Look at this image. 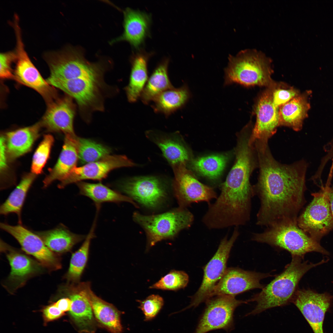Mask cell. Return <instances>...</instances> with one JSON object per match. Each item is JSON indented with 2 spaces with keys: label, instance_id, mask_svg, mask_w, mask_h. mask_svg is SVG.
Masks as SVG:
<instances>
[{
  "label": "cell",
  "instance_id": "f1b7e54d",
  "mask_svg": "<svg viewBox=\"0 0 333 333\" xmlns=\"http://www.w3.org/2000/svg\"><path fill=\"white\" fill-rule=\"evenodd\" d=\"M307 97L299 94L281 106L279 112V125L300 130L309 109Z\"/></svg>",
  "mask_w": 333,
  "mask_h": 333
},
{
  "label": "cell",
  "instance_id": "d4e9b609",
  "mask_svg": "<svg viewBox=\"0 0 333 333\" xmlns=\"http://www.w3.org/2000/svg\"><path fill=\"white\" fill-rule=\"evenodd\" d=\"M77 138L76 135H65L64 144L57 161L43 181L44 187L56 180L62 183L76 167L78 159Z\"/></svg>",
  "mask_w": 333,
  "mask_h": 333
},
{
  "label": "cell",
  "instance_id": "e575fe53",
  "mask_svg": "<svg viewBox=\"0 0 333 333\" xmlns=\"http://www.w3.org/2000/svg\"><path fill=\"white\" fill-rule=\"evenodd\" d=\"M228 159L227 156L214 155L196 158L193 161V169L202 175L211 179L217 178L224 170Z\"/></svg>",
  "mask_w": 333,
  "mask_h": 333
},
{
  "label": "cell",
  "instance_id": "f6af8a7d",
  "mask_svg": "<svg viewBox=\"0 0 333 333\" xmlns=\"http://www.w3.org/2000/svg\"><path fill=\"white\" fill-rule=\"evenodd\" d=\"M332 161H333V158H332Z\"/></svg>",
  "mask_w": 333,
  "mask_h": 333
},
{
  "label": "cell",
  "instance_id": "5b68a950",
  "mask_svg": "<svg viewBox=\"0 0 333 333\" xmlns=\"http://www.w3.org/2000/svg\"><path fill=\"white\" fill-rule=\"evenodd\" d=\"M271 60L262 52L246 49L230 55L225 70V84L237 83L246 86H266L275 82L271 79Z\"/></svg>",
  "mask_w": 333,
  "mask_h": 333
},
{
  "label": "cell",
  "instance_id": "60d3db41",
  "mask_svg": "<svg viewBox=\"0 0 333 333\" xmlns=\"http://www.w3.org/2000/svg\"><path fill=\"white\" fill-rule=\"evenodd\" d=\"M45 319L47 321H51L60 318L64 314L55 305V303L45 307L43 310Z\"/></svg>",
  "mask_w": 333,
  "mask_h": 333
},
{
  "label": "cell",
  "instance_id": "f35d334b",
  "mask_svg": "<svg viewBox=\"0 0 333 333\" xmlns=\"http://www.w3.org/2000/svg\"><path fill=\"white\" fill-rule=\"evenodd\" d=\"M139 303L138 308L144 315V321H151L154 319L160 313L164 304L163 298L158 294H152L145 299L137 300Z\"/></svg>",
  "mask_w": 333,
  "mask_h": 333
},
{
  "label": "cell",
  "instance_id": "44dd1931",
  "mask_svg": "<svg viewBox=\"0 0 333 333\" xmlns=\"http://www.w3.org/2000/svg\"><path fill=\"white\" fill-rule=\"evenodd\" d=\"M67 294L72 301L69 314L78 331L95 333L96 323L92 310L81 283L70 286Z\"/></svg>",
  "mask_w": 333,
  "mask_h": 333
},
{
  "label": "cell",
  "instance_id": "836d02e7",
  "mask_svg": "<svg viewBox=\"0 0 333 333\" xmlns=\"http://www.w3.org/2000/svg\"><path fill=\"white\" fill-rule=\"evenodd\" d=\"M96 220L81 247L72 255L69 267L65 276L69 281L77 283L80 278L88 260L91 240L95 236Z\"/></svg>",
  "mask_w": 333,
  "mask_h": 333
},
{
  "label": "cell",
  "instance_id": "603a6c76",
  "mask_svg": "<svg viewBox=\"0 0 333 333\" xmlns=\"http://www.w3.org/2000/svg\"><path fill=\"white\" fill-rule=\"evenodd\" d=\"M81 284L98 323L111 333H122L121 312L112 304L97 296L92 291L89 282H81Z\"/></svg>",
  "mask_w": 333,
  "mask_h": 333
},
{
  "label": "cell",
  "instance_id": "1f68e13d",
  "mask_svg": "<svg viewBox=\"0 0 333 333\" xmlns=\"http://www.w3.org/2000/svg\"><path fill=\"white\" fill-rule=\"evenodd\" d=\"M80 194L91 199L98 208L101 204L105 202L119 203L127 202L136 207L137 204L128 196L112 190L101 183H92L84 182L77 183Z\"/></svg>",
  "mask_w": 333,
  "mask_h": 333
},
{
  "label": "cell",
  "instance_id": "4316f807",
  "mask_svg": "<svg viewBox=\"0 0 333 333\" xmlns=\"http://www.w3.org/2000/svg\"><path fill=\"white\" fill-rule=\"evenodd\" d=\"M41 123L6 133L5 138L7 156L12 160L29 151L39 135Z\"/></svg>",
  "mask_w": 333,
  "mask_h": 333
},
{
  "label": "cell",
  "instance_id": "30bf717a",
  "mask_svg": "<svg viewBox=\"0 0 333 333\" xmlns=\"http://www.w3.org/2000/svg\"><path fill=\"white\" fill-rule=\"evenodd\" d=\"M205 302V309L194 333H206L217 329L232 331L234 328L235 309L248 301L237 300L234 296L220 295L209 298Z\"/></svg>",
  "mask_w": 333,
  "mask_h": 333
},
{
  "label": "cell",
  "instance_id": "8fae6325",
  "mask_svg": "<svg viewBox=\"0 0 333 333\" xmlns=\"http://www.w3.org/2000/svg\"><path fill=\"white\" fill-rule=\"evenodd\" d=\"M17 55L14 78L18 82L34 89L48 103L56 99V93L53 87L42 77L33 64L25 51L22 33H15Z\"/></svg>",
  "mask_w": 333,
  "mask_h": 333
},
{
  "label": "cell",
  "instance_id": "9a60e30c",
  "mask_svg": "<svg viewBox=\"0 0 333 333\" xmlns=\"http://www.w3.org/2000/svg\"><path fill=\"white\" fill-rule=\"evenodd\" d=\"M1 228L14 237L26 253L33 256L44 266L52 270L61 268L58 258L34 232L22 225L1 223Z\"/></svg>",
  "mask_w": 333,
  "mask_h": 333
},
{
  "label": "cell",
  "instance_id": "277c9868",
  "mask_svg": "<svg viewBox=\"0 0 333 333\" xmlns=\"http://www.w3.org/2000/svg\"><path fill=\"white\" fill-rule=\"evenodd\" d=\"M292 256L291 262L283 272L264 286L261 292L248 300L249 302H256L257 304L247 315L260 313L268 309L285 305L291 302L298 285L305 274L328 261L323 259L314 263L303 261V258L299 256Z\"/></svg>",
  "mask_w": 333,
  "mask_h": 333
},
{
  "label": "cell",
  "instance_id": "8d00e7d4",
  "mask_svg": "<svg viewBox=\"0 0 333 333\" xmlns=\"http://www.w3.org/2000/svg\"><path fill=\"white\" fill-rule=\"evenodd\" d=\"M189 282L188 274L182 271L172 270L150 286L151 289L177 291L184 288Z\"/></svg>",
  "mask_w": 333,
  "mask_h": 333
},
{
  "label": "cell",
  "instance_id": "484cf974",
  "mask_svg": "<svg viewBox=\"0 0 333 333\" xmlns=\"http://www.w3.org/2000/svg\"><path fill=\"white\" fill-rule=\"evenodd\" d=\"M148 138L156 144L173 169L186 164L189 156L188 151L175 134H167L154 131L146 133Z\"/></svg>",
  "mask_w": 333,
  "mask_h": 333
},
{
  "label": "cell",
  "instance_id": "7a4b0ae2",
  "mask_svg": "<svg viewBox=\"0 0 333 333\" xmlns=\"http://www.w3.org/2000/svg\"><path fill=\"white\" fill-rule=\"evenodd\" d=\"M44 57L50 72L47 81L75 101L80 116L87 122L94 112L104 110L106 99L117 91L105 81L106 64L88 61L78 50L68 47L47 52Z\"/></svg>",
  "mask_w": 333,
  "mask_h": 333
},
{
  "label": "cell",
  "instance_id": "83f0119b",
  "mask_svg": "<svg viewBox=\"0 0 333 333\" xmlns=\"http://www.w3.org/2000/svg\"><path fill=\"white\" fill-rule=\"evenodd\" d=\"M34 232L50 250L59 253L69 251L86 237L85 235L71 232L63 224L51 229Z\"/></svg>",
  "mask_w": 333,
  "mask_h": 333
},
{
  "label": "cell",
  "instance_id": "74e56055",
  "mask_svg": "<svg viewBox=\"0 0 333 333\" xmlns=\"http://www.w3.org/2000/svg\"><path fill=\"white\" fill-rule=\"evenodd\" d=\"M54 138L50 134L45 135L33 155L31 166L32 173L40 174L49 158Z\"/></svg>",
  "mask_w": 333,
  "mask_h": 333
},
{
  "label": "cell",
  "instance_id": "d6a6232c",
  "mask_svg": "<svg viewBox=\"0 0 333 333\" xmlns=\"http://www.w3.org/2000/svg\"><path fill=\"white\" fill-rule=\"evenodd\" d=\"M35 177L32 173L24 175L20 182L1 205L0 213L3 215L14 213L18 216L19 224H22V210L28 191Z\"/></svg>",
  "mask_w": 333,
  "mask_h": 333
},
{
  "label": "cell",
  "instance_id": "f546056e",
  "mask_svg": "<svg viewBox=\"0 0 333 333\" xmlns=\"http://www.w3.org/2000/svg\"><path fill=\"white\" fill-rule=\"evenodd\" d=\"M169 60L168 58H163L158 63L148 78L140 97L143 104H148L160 93L174 88L168 76Z\"/></svg>",
  "mask_w": 333,
  "mask_h": 333
},
{
  "label": "cell",
  "instance_id": "e0dca14e",
  "mask_svg": "<svg viewBox=\"0 0 333 333\" xmlns=\"http://www.w3.org/2000/svg\"><path fill=\"white\" fill-rule=\"evenodd\" d=\"M271 276L269 273L246 271L238 268H227L208 299L220 295L235 296L251 289H262L264 286L260 283L261 280Z\"/></svg>",
  "mask_w": 333,
  "mask_h": 333
},
{
  "label": "cell",
  "instance_id": "6da1fadb",
  "mask_svg": "<svg viewBox=\"0 0 333 333\" xmlns=\"http://www.w3.org/2000/svg\"><path fill=\"white\" fill-rule=\"evenodd\" d=\"M260 173L253 187L261 202L257 224L268 227L284 221H297L304 201L308 163L302 160L282 164L273 158L268 143L255 145Z\"/></svg>",
  "mask_w": 333,
  "mask_h": 333
},
{
  "label": "cell",
  "instance_id": "d590c367",
  "mask_svg": "<svg viewBox=\"0 0 333 333\" xmlns=\"http://www.w3.org/2000/svg\"><path fill=\"white\" fill-rule=\"evenodd\" d=\"M78 159L82 164L97 161L109 155L111 150L92 140L77 137Z\"/></svg>",
  "mask_w": 333,
  "mask_h": 333
},
{
  "label": "cell",
  "instance_id": "7402d4cb",
  "mask_svg": "<svg viewBox=\"0 0 333 333\" xmlns=\"http://www.w3.org/2000/svg\"><path fill=\"white\" fill-rule=\"evenodd\" d=\"M0 249L6 254L11 267L8 280L14 290L22 286L30 276L40 270L37 262L1 240Z\"/></svg>",
  "mask_w": 333,
  "mask_h": 333
},
{
  "label": "cell",
  "instance_id": "b9f144b4",
  "mask_svg": "<svg viewBox=\"0 0 333 333\" xmlns=\"http://www.w3.org/2000/svg\"><path fill=\"white\" fill-rule=\"evenodd\" d=\"M7 156L5 138L1 136L0 139V168L1 171L5 169L7 166Z\"/></svg>",
  "mask_w": 333,
  "mask_h": 333
},
{
  "label": "cell",
  "instance_id": "ab89813d",
  "mask_svg": "<svg viewBox=\"0 0 333 333\" xmlns=\"http://www.w3.org/2000/svg\"><path fill=\"white\" fill-rule=\"evenodd\" d=\"M17 55L15 51L1 53L0 54V76L1 78H14L11 65L16 62Z\"/></svg>",
  "mask_w": 333,
  "mask_h": 333
},
{
  "label": "cell",
  "instance_id": "3957f363",
  "mask_svg": "<svg viewBox=\"0 0 333 333\" xmlns=\"http://www.w3.org/2000/svg\"><path fill=\"white\" fill-rule=\"evenodd\" d=\"M250 131L245 128L239 135L235 163L221 186L220 197L225 202L232 205L248 204L254 194L249 178L258 163L255 148L249 143Z\"/></svg>",
  "mask_w": 333,
  "mask_h": 333
},
{
  "label": "cell",
  "instance_id": "4fadbf2b",
  "mask_svg": "<svg viewBox=\"0 0 333 333\" xmlns=\"http://www.w3.org/2000/svg\"><path fill=\"white\" fill-rule=\"evenodd\" d=\"M173 170V189L180 207L185 208L192 203L203 201L209 204L212 199L217 198L213 189L199 182L187 169L186 164Z\"/></svg>",
  "mask_w": 333,
  "mask_h": 333
},
{
  "label": "cell",
  "instance_id": "52a82bcc",
  "mask_svg": "<svg viewBox=\"0 0 333 333\" xmlns=\"http://www.w3.org/2000/svg\"><path fill=\"white\" fill-rule=\"evenodd\" d=\"M133 219L145 230L146 249L163 240L172 239L181 230L190 228L194 216L186 208H179L158 214L145 215L134 213Z\"/></svg>",
  "mask_w": 333,
  "mask_h": 333
},
{
  "label": "cell",
  "instance_id": "ee69618b",
  "mask_svg": "<svg viewBox=\"0 0 333 333\" xmlns=\"http://www.w3.org/2000/svg\"><path fill=\"white\" fill-rule=\"evenodd\" d=\"M328 197L331 209L333 216V186L330 187L328 192Z\"/></svg>",
  "mask_w": 333,
  "mask_h": 333
},
{
  "label": "cell",
  "instance_id": "cb8c5ba5",
  "mask_svg": "<svg viewBox=\"0 0 333 333\" xmlns=\"http://www.w3.org/2000/svg\"><path fill=\"white\" fill-rule=\"evenodd\" d=\"M154 52L140 48L130 58L131 68L128 85L125 88L128 101L134 103L140 98L148 79V64Z\"/></svg>",
  "mask_w": 333,
  "mask_h": 333
},
{
  "label": "cell",
  "instance_id": "d6986e66",
  "mask_svg": "<svg viewBox=\"0 0 333 333\" xmlns=\"http://www.w3.org/2000/svg\"><path fill=\"white\" fill-rule=\"evenodd\" d=\"M76 106L73 99L66 95L48 103L41 124L51 131L75 135L73 121Z\"/></svg>",
  "mask_w": 333,
  "mask_h": 333
},
{
  "label": "cell",
  "instance_id": "5bb4252c",
  "mask_svg": "<svg viewBox=\"0 0 333 333\" xmlns=\"http://www.w3.org/2000/svg\"><path fill=\"white\" fill-rule=\"evenodd\" d=\"M280 107L273 101L271 86L261 95L255 108L256 122L249 140L250 145L260 141L268 142L276 132L279 125V112Z\"/></svg>",
  "mask_w": 333,
  "mask_h": 333
},
{
  "label": "cell",
  "instance_id": "ba28073f",
  "mask_svg": "<svg viewBox=\"0 0 333 333\" xmlns=\"http://www.w3.org/2000/svg\"><path fill=\"white\" fill-rule=\"evenodd\" d=\"M332 176L329 174L325 186H322L319 192L313 194V200L297 219L298 227L318 242L333 228L328 197Z\"/></svg>",
  "mask_w": 333,
  "mask_h": 333
},
{
  "label": "cell",
  "instance_id": "7bdbcfd3",
  "mask_svg": "<svg viewBox=\"0 0 333 333\" xmlns=\"http://www.w3.org/2000/svg\"><path fill=\"white\" fill-rule=\"evenodd\" d=\"M55 304L58 308L64 313L65 312L70 310L72 301L70 298H63L59 300Z\"/></svg>",
  "mask_w": 333,
  "mask_h": 333
},
{
  "label": "cell",
  "instance_id": "2e32d148",
  "mask_svg": "<svg viewBox=\"0 0 333 333\" xmlns=\"http://www.w3.org/2000/svg\"><path fill=\"white\" fill-rule=\"evenodd\" d=\"M332 300V296L328 294L303 289L296 290L291 302L301 312L314 333H324L325 316Z\"/></svg>",
  "mask_w": 333,
  "mask_h": 333
},
{
  "label": "cell",
  "instance_id": "4dcf8cb0",
  "mask_svg": "<svg viewBox=\"0 0 333 333\" xmlns=\"http://www.w3.org/2000/svg\"><path fill=\"white\" fill-rule=\"evenodd\" d=\"M190 97L186 85L175 88L174 87L164 91L153 100L151 107L156 113L163 114L168 117L182 108Z\"/></svg>",
  "mask_w": 333,
  "mask_h": 333
},
{
  "label": "cell",
  "instance_id": "8992f818",
  "mask_svg": "<svg viewBox=\"0 0 333 333\" xmlns=\"http://www.w3.org/2000/svg\"><path fill=\"white\" fill-rule=\"evenodd\" d=\"M253 239L258 242L287 250L292 256L303 258L310 252L328 255L318 242L305 233L298 226L297 221L279 223L268 227L261 233L253 234Z\"/></svg>",
  "mask_w": 333,
  "mask_h": 333
},
{
  "label": "cell",
  "instance_id": "ac0fdd59",
  "mask_svg": "<svg viewBox=\"0 0 333 333\" xmlns=\"http://www.w3.org/2000/svg\"><path fill=\"white\" fill-rule=\"evenodd\" d=\"M135 166V163L125 155H108L97 161L76 167L68 177L58 185V187L62 188L71 183L85 179L101 180L114 169Z\"/></svg>",
  "mask_w": 333,
  "mask_h": 333
},
{
  "label": "cell",
  "instance_id": "ffe728a7",
  "mask_svg": "<svg viewBox=\"0 0 333 333\" xmlns=\"http://www.w3.org/2000/svg\"><path fill=\"white\" fill-rule=\"evenodd\" d=\"M123 13V32L121 35L111 41L110 44L126 41L134 48L139 49L146 38L150 36L151 15L130 7L126 8Z\"/></svg>",
  "mask_w": 333,
  "mask_h": 333
},
{
  "label": "cell",
  "instance_id": "7c38bea8",
  "mask_svg": "<svg viewBox=\"0 0 333 333\" xmlns=\"http://www.w3.org/2000/svg\"><path fill=\"white\" fill-rule=\"evenodd\" d=\"M166 183L155 176L131 178L119 183L121 192L146 207L154 208L161 204L167 196Z\"/></svg>",
  "mask_w": 333,
  "mask_h": 333
},
{
  "label": "cell",
  "instance_id": "9c48e42d",
  "mask_svg": "<svg viewBox=\"0 0 333 333\" xmlns=\"http://www.w3.org/2000/svg\"><path fill=\"white\" fill-rule=\"evenodd\" d=\"M237 227L235 228L229 239L227 235L221 240L216 252L204 268L203 278L199 288L191 297L190 304L182 310V311L191 307H195L205 302L223 277L227 269V263L230 251L239 235Z\"/></svg>",
  "mask_w": 333,
  "mask_h": 333
}]
</instances>
